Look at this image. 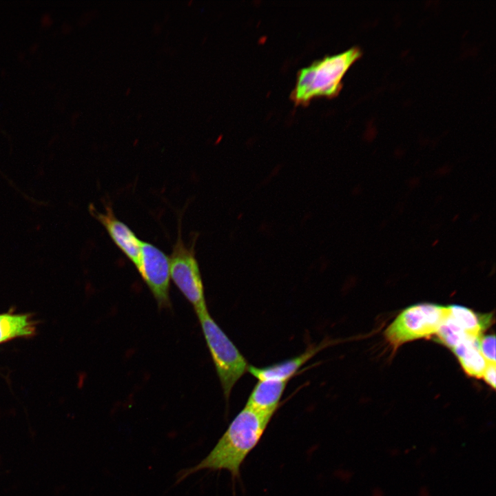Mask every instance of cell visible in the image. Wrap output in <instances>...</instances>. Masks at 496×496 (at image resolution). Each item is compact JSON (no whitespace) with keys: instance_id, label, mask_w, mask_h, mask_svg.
<instances>
[{"instance_id":"obj_17","label":"cell","mask_w":496,"mask_h":496,"mask_svg":"<svg viewBox=\"0 0 496 496\" xmlns=\"http://www.w3.org/2000/svg\"><path fill=\"white\" fill-rule=\"evenodd\" d=\"M162 30V25L158 23L154 25V32L155 34H159Z\"/></svg>"},{"instance_id":"obj_14","label":"cell","mask_w":496,"mask_h":496,"mask_svg":"<svg viewBox=\"0 0 496 496\" xmlns=\"http://www.w3.org/2000/svg\"><path fill=\"white\" fill-rule=\"evenodd\" d=\"M495 363L488 362L482 375L485 382L493 389L495 388Z\"/></svg>"},{"instance_id":"obj_10","label":"cell","mask_w":496,"mask_h":496,"mask_svg":"<svg viewBox=\"0 0 496 496\" xmlns=\"http://www.w3.org/2000/svg\"><path fill=\"white\" fill-rule=\"evenodd\" d=\"M449 318L468 335L478 338L493 322L491 313H477L459 305L449 306Z\"/></svg>"},{"instance_id":"obj_20","label":"cell","mask_w":496,"mask_h":496,"mask_svg":"<svg viewBox=\"0 0 496 496\" xmlns=\"http://www.w3.org/2000/svg\"><path fill=\"white\" fill-rule=\"evenodd\" d=\"M130 92H131V88H130V87H127V88L125 90V94L126 96H128V95L130 94Z\"/></svg>"},{"instance_id":"obj_5","label":"cell","mask_w":496,"mask_h":496,"mask_svg":"<svg viewBox=\"0 0 496 496\" xmlns=\"http://www.w3.org/2000/svg\"><path fill=\"white\" fill-rule=\"evenodd\" d=\"M169 259L170 278L192 304L196 315L208 311L199 266L195 257L194 242L187 246L181 237L180 229Z\"/></svg>"},{"instance_id":"obj_8","label":"cell","mask_w":496,"mask_h":496,"mask_svg":"<svg viewBox=\"0 0 496 496\" xmlns=\"http://www.w3.org/2000/svg\"><path fill=\"white\" fill-rule=\"evenodd\" d=\"M326 346L327 342H321L318 345L307 348L305 351L296 357L265 367L249 365L247 371L258 380H271L288 382L303 364Z\"/></svg>"},{"instance_id":"obj_6","label":"cell","mask_w":496,"mask_h":496,"mask_svg":"<svg viewBox=\"0 0 496 496\" xmlns=\"http://www.w3.org/2000/svg\"><path fill=\"white\" fill-rule=\"evenodd\" d=\"M136 269L158 307H169L170 269L167 256L152 244L141 241L140 261Z\"/></svg>"},{"instance_id":"obj_7","label":"cell","mask_w":496,"mask_h":496,"mask_svg":"<svg viewBox=\"0 0 496 496\" xmlns=\"http://www.w3.org/2000/svg\"><path fill=\"white\" fill-rule=\"evenodd\" d=\"M96 218L103 225L110 236L136 268L141 256V241L134 233L115 216L110 205L105 206L104 213L92 209Z\"/></svg>"},{"instance_id":"obj_9","label":"cell","mask_w":496,"mask_h":496,"mask_svg":"<svg viewBox=\"0 0 496 496\" xmlns=\"http://www.w3.org/2000/svg\"><path fill=\"white\" fill-rule=\"evenodd\" d=\"M287 382L258 380L245 404L258 412L273 415L278 409Z\"/></svg>"},{"instance_id":"obj_2","label":"cell","mask_w":496,"mask_h":496,"mask_svg":"<svg viewBox=\"0 0 496 496\" xmlns=\"http://www.w3.org/2000/svg\"><path fill=\"white\" fill-rule=\"evenodd\" d=\"M362 55L358 48L327 56L301 69L291 94L296 104H307L316 96H335L342 88V79L351 65Z\"/></svg>"},{"instance_id":"obj_19","label":"cell","mask_w":496,"mask_h":496,"mask_svg":"<svg viewBox=\"0 0 496 496\" xmlns=\"http://www.w3.org/2000/svg\"><path fill=\"white\" fill-rule=\"evenodd\" d=\"M429 451H430L431 453L434 454V453H436V447H435V446H431V447L430 448V450H429Z\"/></svg>"},{"instance_id":"obj_22","label":"cell","mask_w":496,"mask_h":496,"mask_svg":"<svg viewBox=\"0 0 496 496\" xmlns=\"http://www.w3.org/2000/svg\"><path fill=\"white\" fill-rule=\"evenodd\" d=\"M409 451H410L409 449H406V450L405 451V453H409Z\"/></svg>"},{"instance_id":"obj_12","label":"cell","mask_w":496,"mask_h":496,"mask_svg":"<svg viewBox=\"0 0 496 496\" xmlns=\"http://www.w3.org/2000/svg\"><path fill=\"white\" fill-rule=\"evenodd\" d=\"M35 324L28 314H0V344L10 340L34 334Z\"/></svg>"},{"instance_id":"obj_21","label":"cell","mask_w":496,"mask_h":496,"mask_svg":"<svg viewBox=\"0 0 496 496\" xmlns=\"http://www.w3.org/2000/svg\"><path fill=\"white\" fill-rule=\"evenodd\" d=\"M193 3V0H189L187 1V6H190Z\"/></svg>"},{"instance_id":"obj_16","label":"cell","mask_w":496,"mask_h":496,"mask_svg":"<svg viewBox=\"0 0 496 496\" xmlns=\"http://www.w3.org/2000/svg\"><path fill=\"white\" fill-rule=\"evenodd\" d=\"M419 496H431L428 489L426 486H422L419 490Z\"/></svg>"},{"instance_id":"obj_3","label":"cell","mask_w":496,"mask_h":496,"mask_svg":"<svg viewBox=\"0 0 496 496\" xmlns=\"http://www.w3.org/2000/svg\"><path fill=\"white\" fill-rule=\"evenodd\" d=\"M197 316L224 396L228 400L235 384L247 372L249 365L208 311Z\"/></svg>"},{"instance_id":"obj_11","label":"cell","mask_w":496,"mask_h":496,"mask_svg":"<svg viewBox=\"0 0 496 496\" xmlns=\"http://www.w3.org/2000/svg\"><path fill=\"white\" fill-rule=\"evenodd\" d=\"M478 338L465 341L452 349L464 371L468 375L477 378L482 377L488 363L479 351Z\"/></svg>"},{"instance_id":"obj_1","label":"cell","mask_w":496,"mask_h":496,"mask_svg":"<svg viewBox=\"0 0 496 496\" xmlns=\"http://www.w3.org/2000/svg\"><path fill=\"white\" fill-rule=\"evenodd\" d=\"M272 416L245 406L209 454L178 473L176 483L201 470H226L233 478L238 477L241 465L260 442Z\"/></svg>"},{"instance_id":"obj_4","label":"cell","mask_w":496,"mask_h":496,"mask_svg":"<svg viewBox=\"0 0 496 496\" xmlns=\"http://www.w3.org/2000/svg\"><path fill=\"white\" fill-rule=\"evenodd\" d=\"M449 313L448 307L417 304L402 311L385 331L386 340L394 347L416 339L429 337L438 331Z\"/></svg>"},{"instance_id":"obj_18","label":"cell","mask_w":496,"mask_h":496,"mask_svg":"<svg viewBox=\"0 0 496 496\" xmlns=\"http://www.w3.org/2000/svg\"><path fill=\"white\" fill-rule=\"evenodd\" d=\"M390 454L391 456H396L399 454V450L396 448H393L390 451Z\"/></svg>"},{"instance_id":"obj_13","label":"cell","mask_w":496,"mask_h":496,"mask_svg":"<svg viewBox=\"0 0 496 496\" xmlns=\"http://www.w3.org/2000/svg\"><path fill=\"white\" fill-rule=\"evenodd\" d=\"M479 352L488 362L495 363V336H479L477 340Z\"/></svg>"},{"instance_id":"obj_15","label":"cell","mask_w":496,"mask_h":496,"mask_svg":"<svg viewBox=\"0 0 496 496\" xmlns=\"http://www.w3.org/2000/svg\"><path fill=\"white\" fill-rule=\"evenodd\" d=\"M371 496H384V492L380 488L375 487L372 490Z\"/></svg>"}]
</instances>
